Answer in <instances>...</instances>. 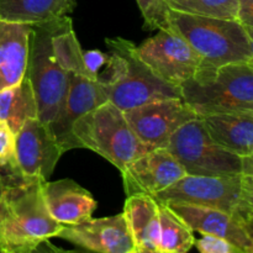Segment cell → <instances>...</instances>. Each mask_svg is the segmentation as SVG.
I'll list each match as a JSON object with an SVG mask.
<instances>
[{
	"instance_id": "cell-29",
	"label": "cell",
	"mask_w": 253,
	"mask_h": 253,
	"mask_svg": "<svg viewBox=\"0 0 253 253\" xmlns=\"http://www.w3.org/2000/svg\"><path fill=\"white\" fill-rule=\"evenodd\" d=\"M31 253H73V252L66 251V250L61 249V247H57L56 245L51 244L49 240H46V241H43L42 244H40Z\"/></svg>"
},
{
	"instance_id": "cell-1",
	"label": "cell",
	"mask_w": 253,
	"mask_h": 253,
	"mask_svg": "<svg viewBox=\"0 0 253 253\" xmlns=\"http://www.w3.org/2000/svg\"><path fill=\"white\" fill-rule=\"evenodd\" d=\"M110 48L105 71L96 82L103 85L108 101L121 111L151 101L180 98L179 86L166 83L137 54L136 46L123 37L105 39Z\"/></svg>"
},
{
	"instance_id": "cell-23",
	"label": "cell",
	"mask_w": 253,
	"mask_h": 253,
	"mask_svg": "<svg viewBox=\"0 0 253 253\" xmlns=\"http://www.w3.org/2000/svg\"><path fill=\"white\" fill-rule=\"evenodd\" d=\"M0 179L5 187L21 184L31 178L22 174L15 146V135L4 121H0Z\"/></svg>"
},
{
	"instance_id": "cell-11",
	"label": "cell",
	"mask_w": 253,
	"mask_h": 253,
	"mask_svg": "<svg viewBox=\"0 0 253 253\" xmlns=\"http://www.w3.org/2000/svg\"><path fill=\"white\" fill-rule=\"evenodd\" d=\"M16 155L21 172L27 178L47 182L64 150L48 125L37 118L29 119L15 135Z\"/></svg>"
},
{
	"instance_id": "cell-26",
	"label": "cell",
	"mask_w": 253,
	"mask_h": 253,
	"mask_svg": "<svg viewBox=\"0 0 253 253\" xmlns=\"http://www.w3.org/2000/svg\"><path fill=\"white\" fill-rule=\"evenodd\" d=\"M194 246L199 253H250L227 240L211 235H202L200 239H195Z\"/></svg>"
},
{
	"instance_id": "cell-14",
	"label": "cell",
	"mask_w": 253,
	"mask_h": 253,
	"mask_svg": "<svg viewBox=\"0 0 253 253\" xmlns=\"http://www.w3.org/2000/svg\"><path fill=\"white\" fill-rule=\"evenodd\" d=\"M106 101L108 96L100 83L78 74H69L66 100L58 115L48 125L64 152L74 148L72 137L74 123Z\"/></svg>"
},
{
	"instance_id": "cell-27",
	"label": "cell",
	"mask_w": 253,
	"mask_h": 253,
	"mask_svg": "<svg viewBox=\"0 0 253 253\" xmlns=\"http://www.w3.org/2000/svg\"><path fill=\"white\" fill-rule=\"evenodd\" d=\"M108 58L109 54L98 51V49L83 52L84 67H85L86 74H88V77L91 81L96 82L99 73H100L101 69L105 67L106 62H108Z\"/></svg>"
},
{
	"instance_id": "cell-24",
	"label": "cell",
	"mask_w": 253,
	"mask_h": 253,
	"mask_svg": "<svg viewBox=\"0 0 253 253\" xmlns=\"http://www.w3.org/2000/svg\"><path fill=\"white\" fill-rule=\"evenodd\" d=\"M169 9L202 16L235 19L237 0H163Z\"/></svg>"
},
{
	"instance_id": "cell-7",
	"label": "cell",
	"mask_w": 253,
	"mask_h": 253,
	"mask_svg": "<svg viewBox=\"0 0 253 253\" xmlns=\"http://www.w3.org/2000/svg\"><path fill=\"white\" fill-rule=\"evenodd\" d=\"M61 17L32 25L25 76L37 104V119L49 125L58 115L68 91L69 73L59 66L53 51L54 32Z\"/></svg>"
},
{
	"instance_id": "cell-4",
	"label": "cell",
	"mask_w": 253,
	"mask_h": 253,
	"mask_svg": "<svg viewBox=\"0 0 253 253\" xmlns=\"http://www.w3.org/2000/svg\"><path fill=\"white\" fill-rule=\"evenodd\" d=\"M180 99L198 118L222 113H253V62L203 67L179 86Z\"/></svg>"
},
{
	"instance_id": "cell-13",
	"label": "cell",
	"mask_w": 253,
	"mask_h": 253,
	"mask_svg": "<svg viewBox=\"0 0 253 253\" xmlns=\"http://www.w3.org/2000/svg\"><path fill=\"white\" fill-rule=\"evenodd\" d=\"M56 237L94 253H126L135 249L123 212L63 225Z\"/></svg>"
},
{
	"instance_id": "cell-6",
	"label": "cell",
	"mask_w": 253,
	"mask_h": 253,
	"mask_svg": "<svg viewBox=\"0 0 253 253\" xmlns=\"http://www.w3.org/2000/svg\"><path fill=\"white\" fill-rule=\"evenodd\" d=\"M72 137L74 148H86L98 153L120 172L148 152L131 130L124 111L110 101L81 116L74 123Z\"/></svg>"
},
{
	"instance_id": "cell-28",
	"label": "cell",
	"mask_w": 253,
	"mask_h": 253,
	"mask_svg": "<svg viewBox=\"0 0 253 253\" xmlns=\"http://www.w3.org/2000/svg\"><path fill=\"white\" fill-rule=\"evenodd\" d=\"M235 20L253 37V0H237Z\"/></svg>"
},
{
	"instance_id": "cell-25",
	"label": "cell",
	"mask_w": 253,
	"mask_h": 253,
	"mask_svg": "<svg viewBox=\"0 0 253 253\" xmlns=\"http://www.w3.org/2000/svg\"><path fill=\"white\" fill-rule=\"evenodd\" d=\"M145 20L146 30H170L168 9L163 0H136Z\"/></svg>"
},
{
	"instance_id": "cell-22",
	"label": "cell",
	"mask_w": 253,
	"mask_h": 253,
	"mask_svg": "<svg viewBox=\"0 0 253 253\" xmlns=\"http://www.w3.org/2000/svg\"><path fill=\"white\" fill-rule=\"evenodd\" d=\"M160 215V249L162 253H188L194 246V231L170 210L158 203Z\"/></svg>"
},
{
	"instance_id": "cell-16",
	"label": "cell",
	"mask_w": 253,
	"mask_h": 253,
	"mask_svg": "<svg viewBox=\"0 0 253 253\" xmlns=\"http://www.w3.org/2000/svg\"><path fill=\"white\" fill-rule=\"evenodd\" d=\"M42 194L51 217L61 225L85 221L98 207L93 195L72 179L43 182Z\"/></svg>"
},
{
	"instance_id": "cell-19",
	"label": "cell",
	"mask_w": 253,
	"mask_h": 253,
	"mask_svg": "<svg viewBox=\"0 0 253 253\" xmlns=\"http://www.w3.org/2000/svg\"><path fill=\"white\" fill-rule=\"evenodd\" d=\"M210 137L241 157L253 156V113H222L203 116Z\"/></svg>"
},
{
	"instance_id": "cell-17",
	"label": "cell",
	"mask_w": 253,
	"mask_h": 253,
	"mask_svg": "<svg viewBox=\"0 0 253 253\" xmlns=\"http://www.w3.org/2000/svg\"><path fill=\"white\" fill-rule=\"evenodd\" d=\"M32 25L0 20V90L25 77Z\"/></svg>"
},
{
	"instance_id": "cell-15",
	"label": "cell",
	"mask_w": 253,
	"mask_h": 253,
	"mask_svg": "<svg viewBox=\"0 0 253 253\" xmlns=\"http://www.w3.org/2000/svg\"><path fill=\"white\" fill-rule=\"evenodd\" d=\"M179 216L192 231L221 237L253 253V229L232 215L216 209L189 204H166Z\"/></svg>"
},
{
	"instance_id": "cell-30",
	"label": "cell",
	"mask_w": 253,
	"mask_h": 253,
	"mask_svg": "<svg viewBox=\"0 0 253 253\" xmlns=\"http://www.w3.org/2000/svg\"><path fill=\"white\" fill-rule=\"evenodd\" d=\"M2 190H4V184H2L1 179H0V199H1V195H2Z\"/></svg>"
},
{
	"instance_id": "cell-8",
	"label": "cell",
	"mask_w": 253,
	"mask_h": 253,
	"mask_svg": "<svg viewBox=\"0 0 253 253\" xmlns=\"http://www.w3.org/2000/svg\"><path fill=\"white\" fill-rule=\"evenodd\" d=\"M165 148L188 175L253 174L252 157H241L217 145L200 118L180 126Z\"/></svg>"
},
{
	"instance_id": "cell-21",
	"label": "cell",
	"mask_w": 253,
	"mask_h": 253,
	"mask_svg": "<svg viewBox=\"0 0 253 253\" xmlns=\"http://www.w3.org/2000/svg\"><path fill=\"white\" fill-rule=\"evenodd\" d=\"M37 118V104L26 76L20 83L0 90V121H4L14 135L24 123Z\"/></svg>"
},
{
	"instance_id": "cell-20",
	"label": "cell",
	"mask_w": 253,
	"mask_h": 253,
	"mask_svg": "<svg viewBox=\"0 0 253 253\" xmlns=\"http://www.w3.org/2000/svg\"><path fill=\"white\" fill-rule=\"evenodd\" d=\"M74 0H0V20L41 24L73 11Z\"/></svg>"
},
{
	"instance_id": "cell-18",
	"label": "cell",
	"mask_w": 253,
	"mask_h": 253,
	"mask_svg": "<svg viewBox=\"0 0 253 253\" xmlns=\"http://www.w3.org/2000/svg\"><path fill=\"white\" fill-rule=\"evenodd\" d=\"M123 214L136 251L162 253L160 249L158 202L152 195L127 197Z\"/></svg>"
},
{
	"instance_id": "cell-31",
	"label": "cell",
	"mask_w": 253,
	"mask_h": 253,
	"mask_svg": "<svg viewBox=\"0 0 253 253\" xmlns=\"http://www.w3.org/2000/svg\"><path fill=\"white\" fill-rule=\"evenodd\" d=\"M126 253H140V252H138V251H136V250L133 249V250H131V251H128V252H126Z\"/></svg>"
},
{
	"instance_id": "cell-10",
	"label": "cell",
	"mask_w": 253,
	"mask_h": 253,
	"mask_svg": "<svg viewBox=\"0 0 253 253\" xmlns=\"http://www.w3.org/2000/svg\"><path fill=\"white\" fill-rule=\"evenodd\" d=\"M124 115L131 130L148 151L165 148L180 126L198 118L180 98L151 101L124 111Z\"/></svg>"
},
{
	"instance_id": "cell-12",
	"label": "cell",
	"mask_w": 253,
	"mask_h": 253,
	"mask_svg": "<svg viewBox=\"0 0 253 253\" xmlns=\"http://www.w3.org/2000/svg\"><path fill=\"white\" fill-rule=\"evenodd\" d=\"M124 190L131 195H155L187 175L166 148L148 151L128 163L123 170Z\"/></svg>"
},
{
	"instance_id": "cell-9",
	"label": "cell",
	"mask_w": 253,
	"mask_h": 253,
	"mask_svg": "<svg viewBox=\"0 0 253 253\" xmlns=\"http://www.w3.org/2000/svg\"><path fill=\"white\" fill-rule=\"evenodd\" d=\"M140 58L166 83L180 86L204 67L199 54L173 30L157 34L136 46Z\"/></svg>"
},
{
	"instance_id": "cell-2",
	"label": "cell",
	"mask_w": 253,
	"mask_h": 253,
	"mask_svg": "<svg viewBox=\"0 0 253 253\" xmlns=\"http://www.w3.org/2000/svg\"><path fill=\"white\" fill-rule=\"evenodd\" d=\"M43 180L31 178L5 187L0 199V253H31L61 231L59 222L47 210L42 194Z\"/></svg>"
},
{
	"instance_id": "cell-5",
	"label": "cell",
	"mask_w": 253,
	"mask_h": 253,
	"mask_svg": "<svg viewBox=\"0 0 253 253\" xmlns=\"http://www.w3.org/2000/svg\"><path fill=\"white\" fill-rule=\"evenodd\" d=\"M153 198L163 204H189L225 211L253 229V174H187Z\"/></svg>"
},
{
	"instance_id": "cell-3",
	"label": "cell",
	"mask_w": 253,
	"mask_h": 253,
	"mask_svg": "<svg viewBox=\"0 0 253 253\" xmlns=\"http://www.w3.org/2000/svg\"><path fill=\"white\" fill-rule=\"evenodd\" d=\"M170 30L199 54L205 67L253 62V37L235 19L202 16L168 9Z\"/></svg>"
}]
</instances>
